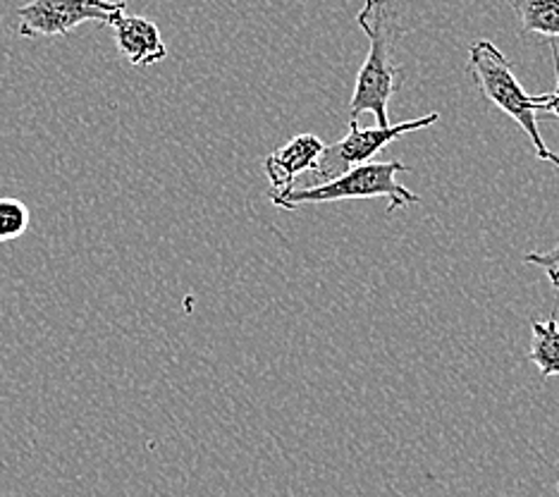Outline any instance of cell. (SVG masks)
I'll return each instance as SVG.
<instances>
[{"mask_svg":"<svg viewBox=\"0 0 559 497\" xmlns=\"http://www.w3.org/2000/svg\"><path fill=\"white\" fill-rule=\"evenodd\" d=\"M359 27L368 36V54L357 74L349 100V120L359 122V115H376L378 127H388V108L402 84V68L395 62L397 15L392 0H366L357 15Z\"/></svg>","mask_w":559,"mask_h":497,"instance_id":"obj_1","label":"cell"},{"mask_svg":"<svg viewBox=\"0 0 559 497\" xmlns=\"http://www.w3.org/2000/svg\"><path fill=\"white\" fill-rule=\"evenodd\" d=\"M468 74L476 84L483 98L490 100L495 108H500L504 115L521 127L531 139L533 149H536V156L540 161H548L559 168V156L548 149L543 142L540 130H538V113L545 108V94L531 96L524 92V86L519 84V76L514 74L512 62L502 56V50L480 38L468 50Z\"/></svg>","mask_w":559,"mask_h":497,"instance_id":"obj_2","label":"cell"},{"mask_svg":"<svg viewBox=\"0 0 559 497\" xmlns=\"http://www.w3.org/2000/svg\"><path fill=\"white\" fill-rule=\"evenodd\" d=\"M412 173L400 161H385V163H366L359 168H352L345 175L335 177L325 185L316 187H295L283 194L271 197L277 209L297 211L309 203H328V201H347V199H388V213H395L400 209L412 206V203H421V197L406 189L397 175Z\"/></svg>","mask_w":559,"mask_h":497,"instance_id":"obj_3","label":"cell"},{"mask_svg":"<svg viewBox=\"0 0 559 497\" xmlns=\"http://www.w3.org/2000/svg\"><path fill=\"white\" fill-rule=\"evenodd\" d=\"M440 120L438 113L424 115V118L416 120H404L397 125H388V127H368V130H361L357 120H349V130L347 134L340 139V142L325 146L323 156L319 165L309 173L311 177V187L316 185H325L335 177L345 175L352 168H359V165L371 163L380 151H383L388 144L395 142V139L412 134L418 130H426V127L436 125Z\"/></svg>","mask_w":559,"mask_h":497,"instance_id":"obj_4","label":"cell"},{"mask_svg":"<svg viewBox=\"0 0 559 497\" xmlns=\"http://www.w3.org/2000/svg\"><path fill=\"white\" fill-rule=\"evenodd\" d=\"M127 10L124 0H29L17 8V34L24 38H66L86 22H104Z\"/></svg>","mask_w":559,"mask_h":497,"instance_id":"obj_5","label":"cell"},{"mask_svg":"<svg viewBox=\"0 0 559 497\" xmlns=\"http://www.w3.org/2000/svg\"><path fill=\"white\" fill-rule=\"evenodd\" d=\"M323 151V139L316 134H297L285 146L273 151L263 161V173L271 182V197L295 189L297 177L301 173H311L319 165Z\"/></svg>","mask_w":559,"mask_h":497,"instance_id":"obj_6","label":"cell"},{"mask_svg":"<svg viewBox=\"0 0 559 497\" xmlns=\"http://www.w3.org/2000/svg\"><path fill=\"white\" fill-rule=\"evenodd\" d=\"M110 27L112 34H116L118 50L132 66L146 68L168 58V48L163 44L160 29L148 17L127 15V10H122L110 20Z\"/></svg>","mask_w":559,"mask_h":497,"instance_id":"obj_7","label":"cell"},{"mask_svg":"<svg viewBox=\"0 0 559 497\" xmlns=\"http://www.w3.org/2000/svg\"><path fill=\"white\" fill-rule=\"evenodd\" d=\"M524 34L559 38V0H510Z\"/></svg>","mask_w":559,"mask_h":497,"instance_id":"obj_8","label":"cell"},{"mask_svg":"<svg viewBox=\"0 0 559 497\" xmlns=\"http://www.w3.org/2000/svg\"><path fill=\"white\" fill-rule=\"evenodd\" d=\"M531 364H536L543 378L559 376V323L550 316L548 321L531 323Z\"/></svg>","mask_w":559,"mask_h":497,"instance_id":"obj_9","label":"cell"},{"mask_svg":"<svg viewBox=\"0 0 559 497\" xmlns=\"http://www.w3.org/2000/svg\"><path fill=\"white\" fill-rule=\"evenodd\" d=\"M29 223L32 213L27 209V203L15 197H0V245L27 235Z\"/></svg>","mask_w":559,"mask_h":497,"instance_id":"obj_10","label":"cell"},{"mask_svg":"<svg viewBox=\"0 0 559 497\" xmlns=\"http://www.w3.org/2000/svg\"><path fill=\"white\" fill-rule=\"evenodd\" d=\"M524 261L531 265L543 268V273L548 275L555 292H559V245H555L552 249H545V251H531V253H526Z\"/></svg>","mask_w":559,"mask_h":497,"instance_id":"obj_11","label":"cell"},{"mask_svg":"<svg viewBox=\"0 0 559 497\" xmlns=\"http://www.w3.org/2000/svg\"><path fill=\"white\" fill-rule=\"evenodd\" d=\"M552 60H555V72H557V86H555V92L545 94L543 113H548V115H552V118L559 120V54H557L555 44H552Z\"/></svg>","mask_w":559,"mask_h":497,"instance_id":"obj_12","label":"cell"},{"mask_svg":"<svg viewBox=\"0 0 559 497\" xmlns=\"http://www.w3.org/2000/svg\"><path fill=\"white\" fill-rule=\"evenodd\" d=\"M557 490H559V486H557Z\"/></svg>","mask_w":559,"mask_h":497,"instance_id":"obj_13","label":"cell"}]
</instances>
